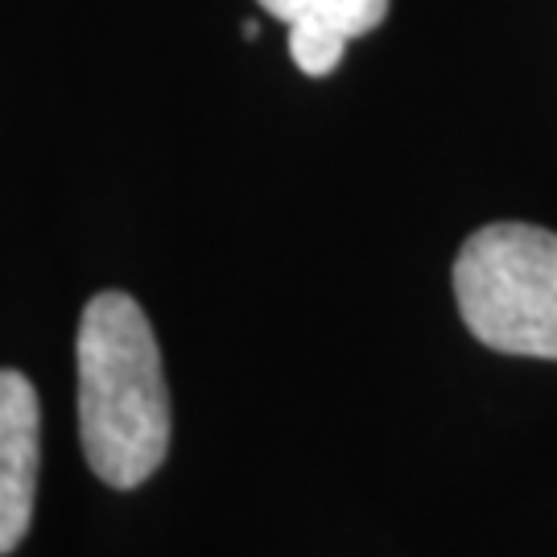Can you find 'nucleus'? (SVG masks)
Wrapping results in <instances>:
<instances>
[{"label":"nucleus","mask_w":557,"mask_h":557,"mask_svg":"<svg viewBox=\"0 0 557 557\" xmlns=\"http://www.w3.org/2000/svg\"><path fill=\"white\" fill-rule=\"evenodd\" d=\"M79 442L108 487H140L170 450V388L153 326L137 298L103 289L83 306Z\"/></svg>","instance_id":"1"},{"label":"nucleus","mask_w":557,"mask_h":557,"mask_svg":"<svg viewBox=\"0 0 557 557\" xmlns=\"http://www.w3.org/2000/svg\"><path fill=\"white\" fill-rule=\"evenodd\" d=\"M467 331L504 356L557 359V232L487 223L455 260Z\"/></svg>","instance_id":"2"},{"label":"nucleus","mask_w":557,"mask_h":557,"mask_svg":"<svg viewBox=\"0 0 557 557\" xmlns=\"http://www.w3.org/2000/svg\"><path fill=\"white\" fill-rule=\"evenodd\" d=\"M41 467V405L34 384L0 368V557L13 554L34 517Z\"/></svg>","instance_id":"3"},{"label":"nucleus","mask_w":557,"mask_h":557,"mask_svg":"<svg viewBox=\"0 0 557 557\" xmlns=\"http://www.w3.org/2000/svg\"><path fill=\"white\" fill-rule=\"evenodd\" d=\"M269 17L289 25L294 66L310 79L331 75L343 50L356 38L372 34L388 17L393 0H257Z\"/></svg>","instance_id":"4"},{"label":"nucleus","mask_w":557,"mask_h":557,"mask_svg":"<svg viewBox=\"0 0 557 557\" xmlns=\"http://www.w3.org/2000/svg\"><path fill=\"white\" fill-rule=\"evenodd\" d=\"M244 38H248V41L260 38V25H257V21H244Z\"/></svg>","instance_id":"5"}]
</instances>
